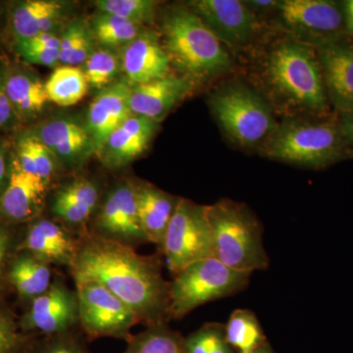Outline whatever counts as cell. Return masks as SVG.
I'll return each instance as SVG.
<instances>
[{
  "instance_id": "cell-39",
  "label": "cell",
  "mask_w": 353,
  "mask_h": 353,
  "mask_svg": "<svg viewBox=\"0 0 353 353\" xmlns=\"http://www.w3.org/2000/svg\"><path fill=\"white\" fill-rule=\"evenodd\" d=\"M85 29H87V27L81 21L72 23L71 25L66 28L63 32V36H62V38H60V63L68 65L70 58H71L72 53L75 50L79 39L82 36Z\"/></svg>"
},
{
  "instance_id": "cell-9",
  "label": "cell",
  "mask_w": 353,
  "mask_h": 353,
  "mask_svg": "<svg viewBox=\"0 0 353 353\" xmlns=\"http://www.w3.org/2000/svg\"><path fill=\"white\" fill-rule=\"evenodd\" d=\"M79 326L88 340L113 338L129 341L139 324L134 310L94 281L76 283Z\"/></svg>"
},
{
  "instance_id": "cell-28",
  "label": "cell",
  "mask_w": 353,
  "mask_h": 353,
  "mask_svg": "<svg viewBox=\"0 0 353 353\" xmlns=\"http://www.w3.org/2000/svg\"><path fill=\"white\" fill-rule=\"evenodd\" d=\"M46 85L48 101L59 106H72L87 94L88 83L83 69L62 65L48 77Z\"/></svg>"
},
{
  "instance_id": "cell-6",
  "label": "cell",
  "mask_w": 353,
  "mask_h": 353,
  "mask_svg": "<svg viewBox=\"0 0 353 353\" xmlns=\"http://www.w3.org/2000/svg\"><path fill=\"white\" fill-rule=\"evenodd\" d=\"M252 274L225 266L219 260H201L185 267L169 283V317L182 319L194 309L245 290Z\"/></svg>"
},
{
  "instance_id": "cell-37",
  "label": "cell",
  "mask_w": 353,
  "mask_h": 353,
  "mask_svg": "<svg viewBox=\"0 0 353 353\" xmlns=\"http://www.w3.org/2000/svg\"><path fill=\"white\" fill-rule=\"evenodd\" d=\"M16 53L28 64L52 67L60 63L59 50L32 46L22 41H15Z\"/></svg>"
},
{
  "instance_id": "cell-17",
  "label": "cell",
  "mask_w": 353,
  "mask_h": 353,
  "mask_svg": "<svg viewBox=\"0 0 353 353\" xmlns=\"http://www.w3.org/2000/svg\"><path fill=\"white\" fill-rule=\"evenodd\" d=\"M125 80L132 88L170 75L171 60L157 34L145 31L123 48Z\"/></svg>"
},
{
  "instance_id": "cell-1",
  "label": "cell",
  "mask_w": 353,
  "mask_h": 353,
  "mask_svg": "<svg viewBox=\"0 0 353 353\" xmlns=\"http://www.w3.org/2000/svg\"><path fill=\"white\" fill-rule=\"evenodd\" d=\"M75 283L94 281L110 290L146 327L169 317V283L159 260L139 254L134 248L90 234L80 240L69 267Z\"/></svg>"
},
{
  "instance_id": "cell-24",
  "label": "cell",
  "mask_w": 353,
  "mask_h": 353,
  "mask_svg": "<svg viewBox=\"0 0 353 353\" xmlns=\"http://www.w3.org/2000/svg\"><path fill=\"white\" fill-rule=\"evenodd\" d=\"M99 201V190L92 181L76 179L58 190L51 211L66 224L81 226L90 219Z\"/></svg>"
},
{
  "instance_id": "cell-27",
  "label": "cell",
  "mask_w": 353,
  "mask_h": 353,
  "mask_svg": "<svg viewBox=\"0 0 353 353\" xmlns=\"http://www.w3.org/2000/svg\"><path fill=\"white\" fill-rule=\"evenodd\" d=\"M13 154L23 170L50 185L57 171V158L31 131L18 136Z\"/></svg>"
},
{
  "instance_id": "cell-21",
  "label": "cell",
  "mask_w": 353,
  "mask_h": 353,
  "mask_svg": "<svg viewBox=\"0 0 353 353\" xmlns=\"http://www.w3.org/2000/svg\"><path fill=\"white\" fill-rule=\"evenodd\" d=\"M31 132L54 154L57 160L80 161L90 153L94 152L87 129L73 121H50L31 130Z\"/></svg>"
},
{
  "instance_id": "cell-45",
  "label": "cell",
  "mask_w": 353,
  "mask_h": 353,
  "mask_svg": "<svg viewBox=\"0 0 353 353\" xmlns=\"http://www.w3.org/2000/svg\"><path fill=\"white\" fill-rule=\"evenodd\" d=\"M248 353H275L274 352L273 348L271 347V345H269L268 341L266 343H264L261 347L256 348V350H252V352Z\"/></svg>"
},
{
  "instance_id": "cell-31",
  "label": "cell",
  "mask_w": 353,
  "mask_h": 353,
  "mask_svg": "<svg viewBox=\"0 0 353 353\" xmlns=\"http://www.w3.org/2000/svg\"><path fill=\"white\" fill-rule=\"evenodd\" d=\"M92 36L105 48H124L145 32L141 26L103 12L92 21Z\"/></svg>"
},
{
  "instance_id": "cell-44",
  "label": "cell",
  "mask_w": 353,
  "mask_h": 353,
  "mask_svg": "<svg viewBox=\"0 0 353 353\" xmlns=\"http://www.w3.org/2000/svg\"><path fill=\"white\" fill-rule=\"evenodd\" d=\"M345 20L348 30L353 34V0H348L345 3Z\"/></svg>"
},
{
  "instance_id": "cell-5",
  "label": "cell",
  "mask_w": 353,
  "mask_h": 353,
  "mask_svg": "<svg viewBox=\"0 0 353 353\" xmlns=\"http://www.w3.org/2000/svg\"><path fill=\"white\" fill-rule=\"evenodd\" d=\"M267 77L272 87L297 108L323 111L327 106L321 65L310 48L299 43H283L271 51Z\"/></svg>"
},
{
  "instance_id": "cell-3",
  "label": "cell",
  "mask_w": 353,
  "mask_h": 353,
  "mask_svg": "<svg viewBox=\"0 0 353 353\" xmlns=\"http://www.w3.org/2000/svg\"><path fill=\"white\" fill-rule=\"evenodd\" d=\"M214 259L233 270L252 274L268 268L262 227L243 204L220 201L208 206Z\"/></svg>"
},
{
  "instance_id": "cell-22",
  "label": "cell",
  "mask_w": 353,
  "mask_h": 353,
  "mask_svg": "<svg viewBox=\"0 0 353 353\" xmlns=\"http://www.w3.org/2000/svg\"><path fill=\"white\" fill-rule=\"evenodd\" d=\"M134 185L139 222L146 241L160 248L179 199L150 183Z\"/></svg>"
},
{
  "instance_id": "cell-35",
  "label": "cell",
  "mask_w": 353,
  "mask_h": 353,
  "mask_svg": "<svg viewBox=\"0 0 353 353\" xmlns=\"http://www.w3.org/2000/svg\"><path fill=\"white\" fill-rule=\"evenodd\" d=\"M36 338L23 333L19 319L0 301V353H28Z\"/></svg>"
},
{
  "instance_id": "cell-34",
  "label": "cell",
  "mask_w": 353,
  "mask_h": 353,
  "mask_svg": "<svg viewBox=\"0 0 353 353\" xmlns=\"http://www.w3.org/2000/svg\"><path fill=\"white\" fill-rule=\"evenodd\" d=\"M95 6L101 12L112 14L139 26L154 20L157 2L152 0H97Z\"/></svg>"
},
{
  "instance_id": "cell-14",
  "label": "cell",
  "mask_w": 353,
  "mask_h": 353,
  "mask_svg": "<svg viewBox=\"0 0 353 353\" xmlns=\"http://www.w3.org/2000/svg\"><path fill=\"white\" fill-rule=\"evenodd\" d=\"M132 88L125 79L118 81L101 90L90 104L85 129L99 157L110 134L132 115L130 109Z\"/></svg>"
},
{
  "instance_id": "cell-15",
  "label": "cell",
  "mask_w": 353,
  "mask_h": 353,
  "mask_svg": "<svg viewBox=\"0 0 353 353\" xmlns=\"http://www.w3.org/2000/svg\"><path fill=\"white\" fill-rule=\"evenodd\" d=\"M80 240L54 221L37 218L28 223L19 236L17 250L29 252L48 264L71 266L78 253Z\"/></svg>"
},
{
  "instance_id": "cell-19",
  "label": "cell",
  "mask_w": 353,
  "mask_h": 353,
  "mask_svg": "<svg viewBox=\"0 0 353 353\" xmlns=\"http://www.w3.org/2000/svg\"><path fill=\"white\" fill-rule=\"evenodd\" d=\"M157 128L155 121L132 115L110 134L99 157L110 168L131 163L148 150Z\"/></svg>"
},
{
  "instance_id": "cell-41",
  "label": "cell",
  "mask_w": 353,
  "mask_h": 353,
  "mask_svg": "<svg viewBox=\"0 0 353 353\" xmlns=\"http://www.w3.org/2000/svg\"><path fill=\"white\" fill-rule=\"evenodd\" d=\"M12 153L8 143L4 139H0V196L6 190L10 176Z\"/></svg>"
},
{
  "instance_id": "cell-4",
  "label": "cell",
  "mask_w": 353,
  "mask_h": 353,
  "mask_svg": "<svg viewBox=\"0 0 353 353\" xmlns=\"http://www.w3.org/2000/svg\"><path fill=\"white\" fill-rule=\"evenodd\" d=\"M347 143L341 128L331 123L289 120L265 141L263 153L285 163L321 168L340 160Z\"/></svg>"
},
{
  "instance_id": "cell-11",
  "label": "cell",
  "mask_w": 353,
  "mask_h": 353,
  "mask_svg": "<svg viewBox=\"0 0 353 353\" xmlns=\"http://www.w3.org/2000/svg\"><path fill=\"white\" fill-rule=\"evenodd\" d=\"M94 233L106 240L131 246L146 243L139 222L136 185L120 183L106 196L95 218Z\"/></svg>"
},
{
  "instance_id": "cell-29",
  "label": "cell",
  "mask_w": 353,
  "mask_h": 353,
  "mask_svg": "<svg viewBox=\"0 0 353 353\" xmlns=\"http://www.w3.org/2000/svg\"><path fill=\"white\" fill-rule=\"evenodd\" d=\"M227 340L238 353H248L266 343L263 329L252 311L236 309L225 325Z\"/></svg>"
},
{
  "instance_id": "cell-26",
  "label": "cell",
  "mask_w": 353,
  "mask_h": 353,
  "mask_svg": "<svg viewBox=\"0 0 353 353\" xmlns=\"http://www.w3.org/2000/svg\"><path fill=\"white\" fill-rule=\"evenodd\" d=\"M63 12V6L52 0H26L14 4L10 12L15 41L51 32Z\"/></svg>"
},
{
  "instance_id": "cell-23",
  "label": "cell",
  "mask_w": 353,
  "mask_h": 353,
  "mask_svg": "<svg viewBox=\"0 0 353 353\" xmlns=\"http://www.w3.org/2000/svg\"><path fill=\"white\" fill-rule=\"evenodd\" d=\"M6 281L24 303H31L52 284L50 264L31 253L16 250L7 266Z\"/></svg>"
},
{
  "instance_id": "cell-13",
  "label": "cell",
  "mask_w": 353,
  "mask_h": 353,
  "mask_svg": "<svg viewBox=\"0 0 353 353\" xmlns=\"http://www.w3.org/2000/svg\"><path fill=\"white\" fill-rule=\"evenodd\" d=\"M48 183L21 168L12 153L10 176L0 196V219L11 225L25 224L43 211Z\"/></svg>"
},
{
  "instance_id": "cell-18",
  "label": "cell",
  "mask_w": 353,
  "mask_h": 353,
  "mask_svg": "<svg viewBox=\"0 0 353 353\" xmlns=\"http://www.w3.org/2000/svg\"><path fill=\"white\" fill-rule=\"evenodd\" d=\"M278 11L287 27L307 36L333 34L343 24L340 9L327 0H284L279 2Z\"/></svg>"
},
{
  "instance_id": "cell-42",
  "label": "cell",
  "mask_w": 353,
  "mask_h": 353,
  "mask_svg": "<svg viewBox=\"0 0 353 353\" xmlns=\"http://www.w3.org/2000/svg\"><path fill=\"white\" fill-rule=\"evenodd\" d=\"M341 128L347 143L353 146V113L343 114Z\"/></svg>"
},
{
  "instance_id": "cell-7",
  "label": "cell",
  "mask_w": 353,
  "mask_h": 353,
  "mask_svg": "<svg viewBox=\"0 0 353 353\" xmlns=\"http://www.w3.org/2000/svg\"><path fill=\"white\" fill-rule=\"evenodd\" d=\"M209 106L223 131L241 146L264 143L278 127L266 102L241 83L227 85L211 95Z\"/></svg>"
},
{
  "instance_id": "cell-12",
  "label": "cell",
  "mask_w": 353,
  "mask_h": 353,
  "mask_svg": "<svg viewBox=\"0 0 353 353\" xmlns=\"http://www.w3.org/2000/svg\"><path fill=\"white\" fill-rule=\"evenodd\" d=\"M190 6L221 41L234 48L248 43L256 31V17L245 1L196 0Z\"/></svg>"
},
{
  "instance_id": "cell-10",
  "label": "cell",
  "mask_w": 353,
  "mask_h": 353,
  "mask_svg": "<svg viewBox=\"0 0 353 353\" xmlns=\"http://www.w3.org/2000/svg\"><path fill=\"white\" fill-rule=\"evenodd\" d=\"M79 325V303L76 292L61 281H54L50 289L28 303L19 318L23 333L30 336H51L72 331Z\"/></svg>"
},
{
  "instance_id": "cell-16",
  "label": "cell",
  "mask_w": 353,
  "mask_h": 353,
  "mask_svg": "<svg viewBox=\"0 0 353 353\" xmlns=\"http://www.w3.org/2000/svg\"><path fill=\"white\" fill-rule=\"evenodd\" d=\"M194 81L185 75H168L136 85L130 97L132 115L159 123L194 90Z\"/></svg>"
},
{
  "instance_id": "cell-40",
  "label": "cell",
  "mask_w": 353,
  "mask_h": 353,
  "mask_svg": "<svg viewBox=\"0 0 353 353\" xmlns=\"http://www.w3.org/2000/svg\"><path fill=\"white\" fill-rule=\"evenodd\" d=\"M21 122L0 80V132L11 131Z\"/></svg>"
},
{
  "instance_id": "cell-8",
  "label": "cell",
  "mask_w": 353,
  "mask_h": 353,
  "mask_svg": "<svg viewBox=\"0 0 353 353\" xmlns=\"http://www.w3.org/2000/svg\"><path fill=\"white\" fill-rule=\"evenodd\" d=\"M160 248L174 276L194 262L214 257L208 206L179 199Z\"/></svg>"
},
{
  "instance_id": "cell-32",
  "label": "cell",
  "mask_w": 353,
  "mask_h": 353,
  "mask_svg": "<svg viewBox=\"0 0 353 353\" xmlns=\"http://www.w3.org/2000/svg\"><path fill=\"white\" fill-rule=\"evenodd\" d=\"M183 353H238L227 340L225 325L208 323L183 338Z\"/></svg>"
},
{
  "instance_id": "cell-43",
  "label": "cell",
  "mask_w": 353,
  "mask_h": 353,
  "mask_svg": "<svg viewBox=\"0 0 353 353\" xmlns=\"http://www.w3.org/2000/svg\"><path fill=\"white\" fill-rule=\"evenodd\" d=\"M246 6L250 9L254 10H269V9L275 8L279 6V2L274 0H252V1H245Z\"/></svg>"
},
{
  "instance_id": "cell-38",
  "label": "cell",
  "mask_w": 353,
  "mask_h": 353,
  "mask_svg": "<svg viewBox=\"0 0 353 353\" xmlns=\"http://www.w3.org/2000/svg\"><path fill=\"white\" fill-rule=\"evenodd\" d=\"M18 241L19 236L12 225L0 219V285L6 280L7 266L17 250Z\"/></svg>"
},
{
  "instance_id": "cell-25",
  "label": "cell",
  "mask_w": 353,
  "mask_h": 353,
  "mask_svg": "<svg viewBox=\"0 0 353 353\" xmlns=\"http://www.w3.org/2000/svg\"><path fill=\"white\" fill-rule=\"evenodd\" d=\"M0 80L21 122L36 117L50 101L44 83L30 72L11 70L2 73Z\"/></svg>"
},
{
  "instance_id": "cell-20",
  "label": "cell",
  "mask_w": 353,
  "mask_h": 353,
  "mask_svg": "<svg viewBox=\"0 0 353 353\" xmlns=\"http://www.w3.org/2000/svg\"><path fill=\"white\" fill-rule=\"evenodd\" d=\"M319 62L325 87L334 106L343 114L353 113V48L323 46Z\"/></svg>"
},
{
  "instance_id": "cell-33",
  "label": "cell",
  "mask_w": 353,
  "mask_h": 353,
  "mask_svg": "<svg viewBox=\"0 0 353 353\" xmlns=\"http://www.w3.org/2000/svg\"><path fill=\"white\" fill-rule=\"evenodd\" d=\"M121 69L120 57L108 48H99L92 51L83 71L88 87L102 90L112 85Z\"/></svg>"
},
{
  "instance_id": "cell-2",
  "label": "cell",
  "mask_w": 353,
  "mask_h": 353,
  "mask_svg": "<svg viewBox=\"0 0 353 353\" xmlns=\"http://www.w3.org/2000/svg\"><path fill=\"white\" fill-rule=\"evenodd\" d=\"M163 48L174 63L192 80L226 73L232 59L222 41L192 10L176 8L165 18Z\"/></svg>"
},
{
  "instance_id": "cell-30",
  "label": "cell",
  "mask_w": 353,
  "mask_h": 353,
  "mask_svg": "<svg viewBox=\"0 0 353 353\" xmlns=\"http://www.w3.org/2000/svg\"><path fill=\"white\" fill-rule=\"evenodd\" d=\"M183 338L169 328L167 322L157 323L132 334L123 353H183Z\"/></svg>"
},
{
  "instance_id": "cell-36",
  "label": "cell",
  "mask_w": 353,
  "mask_h": 353,
  "mask_svg": "<svg viewBox=\"0 0 353 353\" xmlns=\"http://www.w3.org/2000/svg\"><path fill=\"white\" fill-rule=\"evenodd\" d=\"M28 353H92L85 339L74 330L51 336H37Z\"/></svg>"
}]
</instances>
